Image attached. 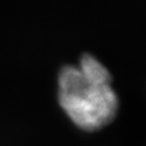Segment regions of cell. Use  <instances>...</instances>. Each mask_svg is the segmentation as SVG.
I'll list each match as a JSON object with an SVG mask.
<instances>
[{"instance_id": "obj_1", "label": "cell", "mask_w": 146, "mask_h": 146, "mask_svg": "<svg viewBox=\"0 0 146 146\" xmlns=\"http://www.w3.org/2000/svg\"><path fill=\"white\" fill-rule=\"evenodd\" d=\"M58 103L80 130L95 132L108 125L119 110L111 75L100 60L84 53L78 66L66 65L58 77Z\"/></svg>"}]
</instances>
